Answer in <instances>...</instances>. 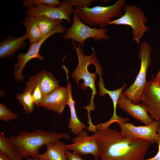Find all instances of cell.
Masks as SVG:
<instances>
[{"label":"cell","mask_w":160,"mask_h":160,"mask_svg":"<svg viewBox=\"0 0 160 160\" xmlns=\"http://www.w3.org/2000/svg\"><path fill=\"white\" fill-rule=\"evenodd\" d=\"M73 143L66 144L67 150L72 151L79 155L91 154L95 160L100 158L99 150L95 135L89 136L83 130L73 138Z\"/></svg>","instance_id":"obj_12"},{"label":"cell","mask_w":160,"mask_h":160,"mask_svg":"<svg viewBox=\"0 0 160 160\" xmlns=\"http://www.w3.org/2000/svg\"><path fill=\"white\" fill-rule=\"evenodd\" d=\"M65 145L60 140L46 145V150L43 153H39L37 159L39 160H68L66 153Z\"/></svg>","instance_id":"obj_18"},{"label":"cell","mask_w":160,"mask_h":160,"mask_svg":"<svg viewBox=\"0 0 160 160\" xmlns=\"http://www.w3.org/2000/svg\"><path fill=\"white\" fill-rule=\"evenodd\" d=\"M124 13L120 17L110 22L109 25H123L130 26L132 29L133 41L140 44V40L150 28L145 25L147 18L143 11L138 7L125 4Z\"/></svg>","instance_id":"obj_7"},{"label":"cell","mask_w":160,"mask_h":160,"mask_svg":"<svg viewBox=\"0 0 160 160\" xmlns=\"http://www.w3.org/2000/svg\"><path fill=\"white\" fill-rule=\"evenodd\" d=\"M32 89L23 91L22 93H17L16 99L22 105L23 110L27 113H30L33 111L34 103L32 96Z\"/></svg>","instance_id":"obj_23"},{"label":"cell","mask_w":160,"mask_h":160,"mask_svg":"<svg viewBox=\"0 0 160 160\" xmlns=\"http://www.w3.org/2000/svg\"><path fill=\"white\" fill-rule=\"evenodd\" d=\"M138 56L140 62L139 71L134 83L122 92L123 94L132 103H141L142 95L146 85L147 71L151 61V48L146 41L140 43Z\"/></svg>","instance_id":"obj_6"},{"label":"cell","mask_w":160,"mask_h":160,"mask_svg":"<svg viewBox=\"0 0 160 160\" xmlns=\"http://www.w3.org/2000/svg\"><path fill=\"white\" fill-rule=\"evenodd\" d=\"M35 18L42 38L52 33L62 22V20L53 19L45 16Z\"/></svg>","instance_id":"obj_22"},{"label":"cell","mask_w":160,"mask_h":160,"mask_svg":"<svg viewBox=\"0 0 160 160\" xmlns=\"http://www.w3.org/2000/svg\"><path fill=\"white\" fill-rule=\"evenodd\" d=\"M69 98L67 87H59L44 97L39 107L52 111L60 114L63 112L66 105H68Z\"/></svg>","instance_id":"obj_14"},{"label":"cell","mask_w":160,"mask_h":160,"mask_svg":"<svg viewBox=\"0 0 160 160\" xmlns=\"http://www.w3.org/2000/svg\"><path fill=\"white\" fill-rule=\"evenodd\" d=\"M26 160H39L37 159H33L31 157H28L27 158Z\"/></svg>","instance_id":"obj_31"},{"label":"cell","mask_w":160,"mask_h":160,"mask_svg":"<svg viewBox=\"0 0 160 160\" xmlns=\"http://www.w3.org/2000/svg\"><path fill=\"white\" fill-rule=\"evenodd\" d=\"M28 39L26 35L16 38L8 37L0 43V58H7L12 56L18 50L24 48L26 45L25 40Z\"/></svg>","instance_id":"obj_17"},{"label":"cell","mask_w":160,"mask_h":160,"mask_svg":"<svg viewBox=\"0 0 160 160\" xmlns=\"http://www.w3.org/2000/svg\"><path fill=\"white\" fill-rule=\"evenodd\" d=\"M66 30V28L61 24L56 27L52 33L42 38L39 42L31 44L26 53L19 54L17 57V61L14 66V76L15 80L19 82L23 80L24 77L22 73V71L29 61L33 59H38L40 60H44V56L39 54V50L42 45L48 38L56 33H63Z\"/></svg>","instance_id":"obj_10"},{"label":"cell","mask_w":160,"mask_h":160,"mask_svg":"<svg viewBox=\"0 0 160 160\" xmlns=\"http://www.w3.org/2000/svg\"><path fill=\"white\" fill-rule=\"evenodd\" d=\"M107 32L108 29L105 28H97L89 27L73 15L72 24L67 29L63 36L65 39H72L83 47L86 40L89 38L96 41L108 39Z\"/></svg>","instance_id":"obj_8"},{"label":"cell","mask_w":160,"mask_h":160,"mask_svg":"<svg viewBox=\"0 0 160 160\" xmlns=\"http://www.w3.org/2000/svg\"><path fill=\"white\" fill-rule=\"evenodd\" d=\"M125 3V0H118L108 6H96L91 8L75 6L73 13L85 24L105 28L109 25L112 18H118L122 15L121 10Z\"/></svg>","instance_id":"obj_3"},{"label":"cell","mask_w":160,"mask_h":160,"mask_svg":"<svg viewBox=\"0 0 160 160\" xmlns=\"http://www.w3.org/2000/svg\"><path fill=\"white\" fill-rule=\"evenodd\" d=\"M121 135L127 138L149 141L151 144H158L159 137L158 129L160 123L156 120L147 125L136 126L127 122L119 121Z\"/></svg>","instance_id":"obj_9"},{"label":"cell","mask_w":160,"mask_h":160,"mask_svg":"<svg viewBox=\"0 0 160 160\" xmlns=\"http://www.w3.org/2000/svg\"><path fill=\"white\" fill-rule=\"evenodd\" d=\"M0 160H13L10 157L0 153Z\"/></svg>","instance_id":"obj_29"},{"label":"cell","mask_w":160,"mask_h":160,"mask_svg":"<svg viewBox=\"0 0 160 160\" xmlns=\"http://www.w3.org/2000/svg\"><path fill=\"white\" fill-rule=\"evenodd\" d=\"M71 137L67 134L39 129L32 131H24L10 138L23 158L37 159L38 151L42 146L56 142L63 138Z\"/></svg>","instance_id":"obj_2"},{"label":"cell","mask_w":160,"mask_h":160,"mask_svg":"<svg viewBox=\"0 0 160 160\" xmlns=\"http://www.w3.org/2000/svg\"><path fill=\"white\" fill-rule=\"evenodd\" d=\"M32 95L35 105L38 107H39L40 103L43 100L44 97L38 85L36 86L33 89Z\"/></svg>","instance_id":"obj_26"},{"label":"cell","mask_w":160,"mask_h":160,"mask_svg":"<svg viewBox=\"0 0 160 160\" xmlns=\"http://www.w3.org/2000/svg\"><path fill=\"white\" fill-rule=\"evenodd\" d=\"M73 48L76 51V55L79 60V64L76 68L72 73L71 76L74 79L79 87V82L81 79L84 82L80 84V87L82 89H86L89 87L92 91V96L90 105L87 106L89 110H94V108L93 99L97 93L95 87V80L96 77L95 73H91L89 71L88 67L92 64H95L98 60L96 57V52L94 48L92 47L91 54L89 55H85L82 47L73 41Z\"/></svg>","instance_id":"obj_4"},{"label":"cell","mask_w":160,"mask_h":160,"mask_svg":"<svg viewBox=\"0 0 160 160\" xmlns=\"http://www.w3.org/2000/svg\"><path fill=\"white\" fill-rule=\"evenodd\" d=\"M66 153L68 160H84L79 155L76 153H72L67 150Z\"/></svg>","instance_id":"obj_27"},{"label":"cell","mask_w":160,"mask_h":160,"mask_svg":"<svg viewBox=\"0 0 160 160\" xmlns=\"http://www.w3.org/2000/svg\"><path fill=\"white\" fill-rule=\"evenodd\" d=\"M21 160H23V159H21Z\"/></svg>","instance_id":"obj_32"},{"label":"cell","mask_w":160,"mask_h":160,"mask_svg":"<svg viewBox=\"0 0 160 160\" xmlns=\"http://www.w3.org/2000/svg\"><path fill=\"white\" fill-rule=\"evenodd\" d=\"M92 3L90 0H63L57 7L41 4L28 8L25 15L27 16H45L55 19L64 20L71 24V16L74 9L73 7H89Z\"/></svg>","instance_id":"obj_5"},{"label":"cell","mask_w":160,"mask_h":160,"mask_svg":"<svg viewBox=\"0 0 160 160\" xmlns=\"http://www.w3.org/2000/svg\"><path fill=\"white\" fill-rule=\"evenodd\" d=\"M18 116L14 113L4 104L0 103V120L9 122L17 119Z\"/></svg>","instance_id":"obj_25"},{"label":"cell","mask_w":160,"mask_h":160,"mask_svg":"<svg viewBox=\"0 0 160 160\" xmlns=\"http://www.w3.org/2000/svg\"><path fill=\"white\" fill-rule=\"evenodd\" d=\"M158 133L159 135V140L158 144V151L156 154L153 157L144 160H160V126L158 129Z\"/></svg>","instance_id":"obj_28"},{"label":"cell","mask_w":160,"mask_h":160,"mask_svg":"<svg viewBox=\"0 0 160 160\" xmlns=\"http://www.w3.org/2000/svg\"><path fill=\"white\" fill-rule=\"evenodd\" d=\"M23 24L26 29L25 35L31 44L39 42L42 38L35 17L27 16L23 21Z\"/></svg>","instance_id":"obj_20"},{"label":"cell","mask_w":160,"mask_h":160,"mask_svg":"<svg viewBox=\"0 0 160 160\" xmlns=\"http://www.w3.org/2000/svg\"><path fill=\"white\" fill-rule=\"evenodd\" d=\"M141 100L151 117L160 123V85L154 78L147 82Z\"/></svg>","instance_id":"obj_11"},{"label":"cell","mask_w":160,"mask_h":160,"mask_svg":"<svg viewBox=\"0 0 160 160\" xmlns=\"http://www.w3.org/2000/svg\"><path fill=\"white\" fill-rule=\"evenodd\" d=\"M67 87L69 92V98L68 105L70 112V117L68 125V127L71 132L77 135L84 129L86 127V124L81 122L78 117L75 108V102L73 99L72 95L71 85L68 81V76H67Z\"/></svg>","instance_id":"obj_19"},{"label":"cell","mask_w":160,"mask_h":160,"mask_svg":"<svg viewBox=\"0 0 160 160\" xmlns=\"http://www.w3.org/2000/svg\"><path fill=\"white\" fill-rule=\"evenodd\" d=\"M60 3L58 0H24L22 4L23 7L28 8L41 4H45L53 7H57Z\"/></svg>","instance_id":"obj_24"},{"label":"cell","mask_w":160,"mask_h":160,"mask_svg":"<svg viewBox=\"0 0 160 160\" xmlns=\"http://www.w3.org/2000/svg\"><path fill=\"white\" fill-rule=\"evenodd\" d=\"M0 153L7 156L13 160H21L23 158L10 138L6 137L3 132L0 133Z\"/></svg>","instance_id":"obj_21"},{"label":"cell","mask_w":160,"mask_h":160,"mask_svg":"<svg viewBox=\"0 0 160 160\" xmlns=\"http://www.w3.org/2000/svg\"><path fill=\"white\" fill-rule=\"evenodd\" d=\"M94 134L100 160H144L151 143L126 138L120 132L108 127H96Z\"/></svg>","instance_id":"obj_1"},{"label":"cell","mask_w":160,"mask_h":160,"mask_svg":"<svg viewBox=\"0 0 160 160\" xmlns=\"http://www.w3.org/2000/svg\"><path fill=\"white\" fill-rule=\"evenodd\" d=\"M25 85L24 91L33 90L35 86L38 85L44 97L60 87L58 80L49 71L45 70L30 77Z\"/></svg>","instance_id":"obj_13"},{"label":"cell","mask_w":160,"mask_h":160,"mask_svg":"<svg viewBox=\"0 0 160 160\" xmlns=\"http://www.w3.org/2000/svg\"><path fill=\"white\" fill-rule=\"evenodd\" d=\"M117 106L119 108L144 125H148L154 121L149 115L142 103L135 104L131 103L122 93L119 97Z\"/></svg>","instance_id":"obj_15"},{"label":"cell","mask_w":160,"mask_h":160,"mask_svg":"<svg viewBox=\"0 0 160 160\" xmlns=\"http://www.w3.org/2000/svg\"><path fill=\"white\" fill-rule=\"evenodd\" d=\"M154 78L156 82L160 85V69Z\"/></svg>","instance_id":"obj_30"},{"label":"cell","mask_w":160,"mask_h":160,"mask_svg":"<svg viewBox=\"0 0 160 160\" xmlns=\"http://www.w3.org/2000/svg\"><path fill=\"white\" fill-rule=\"evenodd\" d=\"M100 80L97 84L100 90V96L102 97L106 94L108 95L111 99L113 103V115L111 119L108 121L101 123L102 126L108 127L111 124L117 122L118 121H124L126 118L120 116H118L116 113V108L119 97L122 93L124 89L127 87V84H124L121 87L117 89L113 90H109L107 89L105 87V85L102 77V75H99Z\"/></svg>","instance_id":"obj_16"}]
</instances>
